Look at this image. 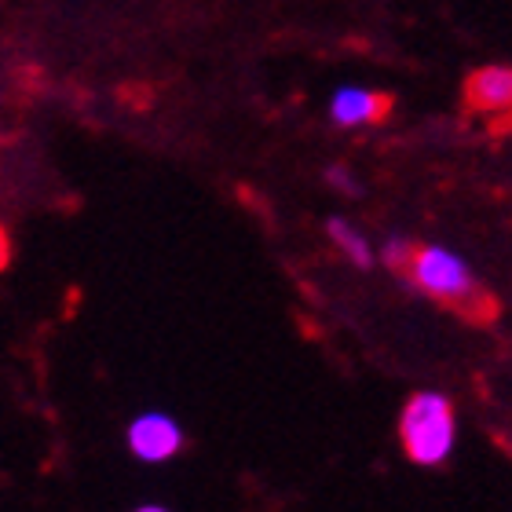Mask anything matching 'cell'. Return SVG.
Returning <instances> with one entry per match:
<instances>
[{
    "mask_svg": "<svg viewBox=\"0 0 512 512\" xmlns=\"http://www.w3.org/2000/svg\"><path fill=\"white\" fill-rule=\"evenodd\" d=\"M399 439L414 465H425V469L443 465L458 443L454 403L439 392H417L399 414Z\"/></svg>",
    "mask_w": 512,
    "mask_h": 512,
    "instance_id": "obj_2",
    "label": "cell"
},
{
    "mask_svg": "<svg viewBox=\"0 0 512 512\" xmlns=\"http://www.w3.org/2000/svg\"><path fill=\"white\" fill-rule=\"evenodd\" d=\"M128 450L150 465L169 461L183 450V428L169 414H139L128 425Z\"/></svg>",
    "mask_w": 512,
    "mask_h": 512,
    "instance_id": "obj_3",
    "label": "cell"
},
{
    "mask_svg": "<svg viewBox=\"0 0 512 512\" xmlns=\"http://www.w3.org/2000/svg\"><path fill=\"white\" fill-rule=\"evenodd\" d=\"M326 180H330V187H337L341 194H359V183H355V176L344 165H330L326 169Z\"/></svg>",
    "mask_w": 512,
    "mask_h": 512,
    "instance_id": "obj_8",
    "label": "cell"
},
{
    "mask_svg": "<svg viewBox=\"0 0 512 512\" xmlns=\"http://www.w3.org/2000/svg\"><path fill=\"white\" fill-rule=\"evenodd\" d=\"M465 103L476 114H512V66H483L465 81Z\"/></svg>",
    "mask_w": 512,
    "mask_h": 512,
    "instance_id": "obj_4",
    "label": "cell"
},
{
    "mask_svg": "<svg viewBox=\"0 0 512 512\" xmlns=\"http://www.w3.org/2000/svg\"><path fill=\"white\" fill-rule=\"evenodd\" d=\"M392 110V96L374 92V88H341L330 103V118L344 128L355 125H377V121L388 118Z\"/></svg>",
    "mask_w": 512,
    "mask_h": 512,
    "instance_id": "obj_5",
    "label": "cell"
},
{
    "mask_svg": "<svg viewBox=\"0 0 512 512\" xmlns=\"http://www.w3.org/2000/svg\"><path fill=\"white\" fill-rule=\"evenodd\" d=\"M8 264V238H4V231H0V267Z\"/></svg>",
    "mask_w": 512,
    "mask_h": 512,
    "instance_id": "obj_9",
    "label": "cell"
},
{
    "mask_svg": "<svg viewBox=\"0 0 512 512\" xmlns=\"http://www.w3.org/2000/svg\"><path fill=\"white\" fill-rule=\"evenodd\" d=\"M410 256H414V242H410V238H399V235L388 238V242H384V249H381V260L392 267V271H406Z\"/></svg>",
    "mask_w": 512,
    "mask_h": 512,
    "instance_id": "obj_7",
    "label": "cell"
},
{
    "mask_svg": "<svg viewBox=\"0 0 512 512\" xmlns=\"http://www.w3.org/2000/svg\"><path fill=\"white\" fill-rule=\"evenodd\" d=\"M406 275L421 293H428L432 300L447 304V308H454L472 322H487L498 311L491 293L476 282L472 267L458 253H450L443 246H414Z\"/></svg>",
    "mask_w": 512,
    "mask_h": 512,
    "instance_id": "obj_1",
    "label": "cell"
},
{
    "mask_svg": "<svg viewBox=\"0 0 512 512\" xmlns=\"http://www.w3.org/2000/svg\"><path fill=\"white\" fill-rule=\"evenodd\" d=\"M326 235L337 242V249H341L348 260H352L355 267H374V246L366 242V235L359 231V227H352L348 220H341V216H333L330 224H326Z\"/></svg>",
    "mask_w": 512,
    "mask_h": 512,
    "instance_id": "obj_6",
    "label": "cell"
}]
</instances>
